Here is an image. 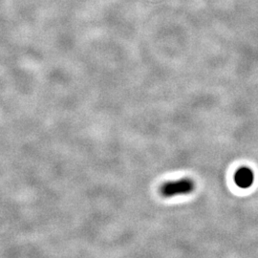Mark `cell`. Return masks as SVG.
I'll return each mask as SVG.
<instances>
[{"mask_svg": "<svg viewBox=\"0 0 258 258\" xmlns=\"http://www.w3.org/2000/svg\"><path fill=\"white\" fill-rule=\"evenodd\" d=\"M195 188V183L190 178H183L173 182H167L161 186V194L164 197H173L182 194H191Z\"/></svg>", "mask_w": 258, "mask_h": 258, "instance_id": "obj_1", "label": "cell"}, {"mask_svg": "<svg viewBox=\"0 0 258 258\" xmlns=\"http://www.w3.org/2000/svg\"><path fill=\"white\" fill-rule=\"evenodd\" d=\"M253 181H254L253 171L246 166L239 168L234 175V183L237 186H239L240 188H243V189L249 188V186H251V184H253Z\"/></svg>", "mask_w": 258, "mask_h": 258, "instance_id": "obj_2", "label": "cell"}]
</instances>
